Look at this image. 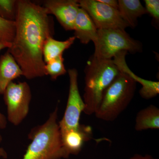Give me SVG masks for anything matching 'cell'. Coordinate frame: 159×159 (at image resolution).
Instances as JSON below:
<instances>
[{
	"mask_svg": "<svg viewBox=\"0 0 159 159\" xmlns=\"http://www.w3.org/2000/svg\"><path fill=\"white\" fill-rule=\"evenodd\" d=\"M15 22V34L8 51L27 79L46 76L43 47L46 39L52 36L47 11L43 6L31 1L19 0Z\"/></svg>",
	"mask_w": 159,
	"mask_h": 159,
	"instance_id": "6da1fadb",
	"label": "cell"
},
{
	"mask_svg": "<svg viewBox=\"0 0 159 159\" xmlns=\"http://www.w3.org/2000/svg\"><path fill=\"white\" fill-rule=\"evenodd\" d=\"M57 107L43 124L29 134L31 142L21 159H62L70 155L63 145L58 122Z\"/></svg>",
	"mask_w": 159,
	"mask_h": 159,
	"instance_id": "7a4b0ae2",
	"label": "cell"
},
{
	"mask_svg": "<svg viewBox=\"0 0 159 159\" xmlns=\"http://www.w3.org/2000/svg\"><path fill=\"white\" fill-rule=\"evenodd\" d=\"M121 72L112 59H99L92 56L86 66L83 112L95 114L99 108L103 93Z\"/></svg>",
	"mask_w": 159,
	"mask_h": 159,
	"instance_id": "3957f363",
	"label": "cell"
},
{
	"mask_svg": "<svg viewBox=\"0 0 159 159\" xmlns=\"http://www.w3.org/2000/svg\"><path fill=\"white\" fill-rule=\"evenodd\" d=\"M136 86L133 79L121 72L104 92L96 117L107 122L115 121L133 99Z\"/></svg>",
	"mask_w": 159,
	"mask_h": 159,
	"instance_id": "277c9868",
	"label": "cell"
},
{
	"mask_svg": "<svg viewBox=\"0 0 159 159\" xmlns=\"http://www.w3.org/2000/svg\"><path fill=\"white\" fill-rule=\"evenodd\" d=\"M93 43V56L99 59H112L122 51L135 54L143 51L142 43L121 29H98L97 39Z\"/></svg>",
	"mask_w": 159,
	"mask_h": 159,
	"instance_id": "5b68a950",
	"label": "cell"
},
{
	"mask_svg": "<svg viewBox=\"0 0 159 159\" xmlns=\"http://www.w3.org/2000/svg\"><path fill=\"white\" fill-rule=\"evenodd\" d=\"M7 107V121L17 126L28 116L31 99V89L27 82L10 83L3 93Z\"/></svg>",
	"mask_w": 159,
	"mask_h": 159,
	"instance_id": "8992f818",
	"label": "cell"
},
{
	"mask_svg": "<svg viewBox=\"0 0 159 159\" xmlns=\"http://www.w3.org/2000/svg\"><path fill=\"white\" fill-rule=\"evenodd\" d=\"M70 86L67 102L62 119L58 122L61 134L79 128L80 116L85 108V104L78 84V72L76 69L68 70Z\"/></svg>",
	"mask_w": 159,
	"mask_h": 159,
	"instance_id": "52a82bcc",
	"label": "cell"
},
{
	"mask_svg": "<svg viewBox=\"0 0 159 159\" xmlns=\"http://www.w3.org/2000/svg\"><path fill=\"white\" fill-rule=\"evenodd\" d=\"M78 2L80 8L88 13L98 29L125 30L129 27L118 9L100 2L98 0H79Z\"/></svg>",
	"mask_w": 159,
	"mask_h": 159,
	"instance_id": "ba28073f",
	"label": "cell"
},
{
	"mask_svg": "<svg viewBox=\"0 0 159 159\" xmlns=\"http://www.w3.org/2000/svg\"><path fill=\"white\" fill-rule=\"evenodd\" d=\"M43 7L52 14L66 31H73L75 19L80 8L77 0H48Z\"/></svg>",
	"mask_w": 159,
	"mask_h": 159,
	"instance_id": "9c48e42d",
	"label": "cell"
},
{
	"mask_svg": "<svg viewBox=\"0 0 159 159\" xmlns=\"http://www.w3.org/2000/svg\"><path fill=\"white\" fill-rule=\"evenodd\" d=\"M126 51H122L116 54L113 58V62L120 71L128 75L136 82L141 84L142 88L139 94L143 99H149L157 97L159 94V82L143 79L133 73L127 66L125 61Z\"/></svg>",
	"mask_w": 159,
	"mask_h": 159,
	"instance_id": "30bf717a",
	"label": "cell"
},
{
	"mask_svg": "<svg viewBox=\"0 0 159 159\" xmlns=\"http://www.w3.org/2000/svg\"><path fill=\"white\" fill-rule=\"evenodd\" d=\"M93 135L91 127L80 125L79 128L61 134L63 145L69 155H77L81 151L84 142Z\"/></svg>",
	"mask_w": 159,
	"mask_h": 159,
	"instance_id": "8fae6325",
	"label": "cell"
},
{
	"mask_svg": "<svg viewBox=\"0 0 159 159\" xmlns=\"http://www.w3.org/2000/svg\"><path fill=\"white\" fill-rule=\"evenodd\" d=\"M74 36L83 44L97 39L98 29L88 13L80 8L74 24Z\"/></svg>",
	"mask_w": 159,
	"mask_h": 159,
	"instance_id": "7c38bea8",
	"label": "cell"
},
{
	"mask_svg": "<svg viewBox=\"0 0 159 159\" xmlns=\"http://www.w3.org/2000/svg\"><path fill=\"white\" fill-rule=\"evenodd\" d=\"M23 76V71L14 57L7 51L0 57V95L14 79Z\"/></svg>",
	"mask_w": 159,
	"mask_h": 159,
	"instance_id": "4fadbf2b",
	"label": "cell"
},
{
	"mask_svg": "<svg viewBox=\"0 0 159 159\" xmlns=\"http://www.w3.org/2000/svg\"><path fill=\"white\" fill-rule=\"evenodd\" d=\"M118 9L123 19L132 28L136 27L139 18L147 13L139 0H119Z\"/></svg>",
	"mask_w": 159,
	"mask_h": 159,
	"instance_id": "5bb4252c",
	"label": "cell"
},
{
	"mask_svg": "<svg viewBox=\"0 0 159 159\" xmlns=\"http://www.w3.org/2000/svg\"><path fill=\"white\" fill-rule=\"evenodd\" d=\"M134 128L137 131L159 129V109L151 104L138 112Z\"/></svg>",
	"mask_w": 159,
	"mask_h": 159,
	"instance_id": "9a60e30c",
	"label": "cell"
},
{
	"mask_svg": "<svg viewBox=\"0 0 159 159\" xmlns=\"http://www.w3.org/2000/svg\"><path fill=\"white\" fill-rule=\"evenodd\" d=\"M76 38L72 36L65 41H58L52 36L46 39L43 47V54L44 61L46 63L63 54L64 51L69 48L74 44Z\"/></svg>",
	"mask_w": 159,
	"mask_h": 159,
	"instance_id": "2e32d148",
	"label": "cell"
},
{
	"mask_svg": "<svg viewBox=\"0 0 159 159\" xmlns=\"http://www.w3.org/2000/svg\"><path fill=\"white\" fill-rule=\"evenodd\" d=\"M45 71L46 75H49L53 80H56L60 76L65 74L67 71L64 64L63 54L46 63Z\"/></svg>",
	"mask_w": 159,
	"mask_h": 159,
	"instance_id": "e0dca14e",
	"label": "cell"
},
{
	"mask_svg": "<svg viewBox=\"0 0 159 159\" xmlns=\"http://www.w3.org/2000/svg\"><path fill=\"white\" fill-rule=\"evenodd\" d=\"M15 31V21L5 19L0 16V43L11 45Z\"/></svg>",
	"mask_w": 159,
	"mask_h": 159,
	"instance_id": "ac0fdd59",
	"label": "cell"
},
{
	"mask_svg": "<svg viewBox=\"0 0 159 159\" xmlns=\"http://www.w3.org/2000/svg\"><path fill=\"white\" fill-rule=\"evenodd\" d=\"M16 0H0V16L15 21L16 14Z\"/></svg>",
	"mask_w": 159,
	"mask_h": 159,
	"instance_id": "d6986e66",
	"label": "cell"
},
{
	"mask_svg": "<svg viewBox=\"0 0 159 159\" xmlns=\"http://www.w3.org/2000/svg\"><path fill=\"white\" fill-rule=\"evenodd\" d=\"M145 8L147 13H149L153 18L154 22L156 25L159 24V0H145Z\"/></svg>",
	"mask_w": 159,
	"mask_h": 159,
	"instance_id": "ffe728a7",
	"label": "cell"
},
{
	"mask_svg": "<svg viewBox=\"0 0 159 159\" xmlns=\"http://www.w3.org/2000/svg\"><path fill=\"white\" fill-rule=\"evenodd\" d=\"M10 46L11 45H10L0 43V52L3 49L6 48H9ZM7 122H8V121H7L6 117L0 111V129H5L7 127Z\"/></svg>",
	"mask_w": 159,
	"mask_h": 159,
	"instance_id": "44dd1931",
	"label": "cell"
},
{
	"mask_svg": "<svg viewBox=\"0 0 159 159\" xmlns=\"http://www.w3.org/2000/svg\"><path fill=\"white\" fill-rule=\"evenodd\" d=\"M100 2L105 4L110 7L118 9V1L116 0H98Z\"/></svg>",
	"mask_w": 159,
	"mask_h": 159,
	"instance_id": "7402d4cb",
	"label": "cell"
},
{
	"mask_svg": "<svg viewBox=\"0 0 159 159\" xmlns=\"http://www.w3.org/2000/svg\"><path fill=\"white\" fill-rule=\"evenodd\" d=\"M128 159H157L153 157L150 155L146 154L145 155H142L141 154H136L134 155L132 157H131Z\"/></svg>",
	"mask_w": 159,
	"mask_h": 159,
	"instance_id": "603a6c76",
	"label": "cell"
},
{
	"mask_svg": "<svg viewBox=\"0 0 159 159\" xmlns=\"http://www.w3.org/2000/svg\"><path fill=\"white\" fill-rule=\"evenodd\" d=\"M3 139L2 136L0 134V143L2 141ZM0 157L4 159H6L8 157V154L4 148L2 147H0Z\"/></svg>",
	"mask_w": 159,
	"mask_h": 159,
	"instance_id": "cb8c5ba5",
	"label": "cell"
}]
</instances>
